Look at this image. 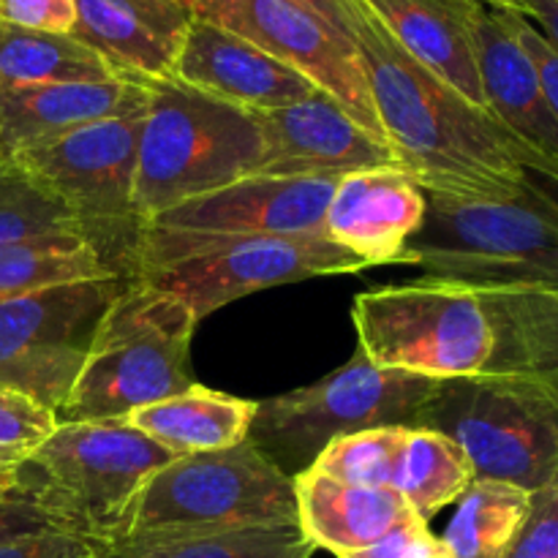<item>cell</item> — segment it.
<instances>
[{
	"mask_svg": "<svg viewBox=\"0 0 558 558\" xmlns=\"http://www.w3.org/2000/svg\"><path fill=\"white\" fill-rule=\"evenodd\" d=\"M352 41L387 145L423 191L510 194L532 183V172L558 183L554 167L494 114L469 104L403 52L363 0L354 5Z\"/></svg>",
	"mask_w": 558,
	"mask_h": 558,
	"instance_id": "1",
	"label": "cell"
},
{
	"mask_svg": "<svg viewBox=\"0 0 558 558\" xmlns=\"http://www.w3.org/2000/svg\"><path fill=\"white\" fill-rule=\"evenodd\" d=\"M423 227L398 265L463 287L539 283L558 289V199L534 183L510 194L425 191Z\"/></svg>",
	"mask_w": 558,
	"mask_h": 558,
	"instance_id": "2",
	"label": "cell"
},
{
	"mask_svg": "<svg viewBox=\"0 0 558 558\" xmlns=\"http://www.w3.org/2000/svg\"><path fill=\"white\" fill-rule=\"evenodd\" d=\"M196 316L172 294L131 278L98 325L60 423L123 420L194 387Z\"/></svg>",
	"mask_w": 558,
	"mask_h": 558,
	"instance_id": "3",
	"label": "cell"
},
{
	"mask_svg": "<svg viewBox=\"0 0 558 558\" xmlns=\"http://www.w3.org/2000/svg\"><path fill=\"white\" fill-rule=\"evenodd\" d=\"M265 156L254 114L178 80L147 85L134 205L142 221L251 178Z\"/></svg>",
	"mask_w": 558,
	"mask_h": 558,
	"instance_id": "4",
	"label": "cell"
},
{
	"mask_svg": "<svg viewBox=\"0 0 558 558\" xmlns=\"http://www.w3.org/2000/svg\"><path fill=\"white\" fill-rule=\"evenodd\" d=\"M278 523H298L294 483L245 439L229 450L172 458L147 480L109 545Z\"/></svg>",
	"mask_w": 558,
	"mask_h": 558,
	"instance_id": "5",
	"label": "cell"
},
{
	"mask_svg": "<svg viewBox=\"0 0 558 558\" xmlns=\"http://www.w3.org/2000/svg\"><path fill=\"white\" fill-rule=\"evenodd\" d=\"M145 107L76 125L52 140L14 153L38 185L49 191L118 276L136 278L145 221L134 205L136 153Z\"/></svg>",
	"mask_w": 558,
	"mask_h": 558,
	"instance_id": "6",
	"label": "cell"
},
{
	"mask_svg": "<svg viewBox=\"0 0 558 558\" xmlns=\"http://www.w3.org/2000/svg\"><path fill=\"white\" fill-rule=\"evenodd\" d=\"M439 387V379L379 368L357 349L325 379L256 401L248 439L294 477L338 436L385 425L414 428Z\"/></svg>",
	"mask_w": 558,
	"mask_h": 558,
	"instance_id": "7",
	"label": "cell"
},
{
	"mask_svg": "<svg viewBox=\"0 0 558 558\" xmlns=\"http://www.w3.org/2000/svg\"><path fill=\"white\" fill-rule=\"evenodd\" d=\"M172 458L123 420L60 423L20 474L65 532L107 548L147 480Z\"/></svg>",
	"mask_w": 558,
	"mask_h": 558,
	"instance_id": "8",
	"label": "cell"
},
{
	"mask_svg": "<svg viewBox=\"0 0 558 558\" xmlns=\"http://www.w3.org/2000/svg\"><path fill=\"white\" fill-rule=\"evenodd\" d=\"M352 322L371 363L439 381L483 376L494 349L477 289L425 276L357 294Z\"/></svg>",
	"mask_w": 558,
	"mask_h": 558,
	"instance_id": "9",
	"label": "cell"
},
{
	"mask_svg": "<svg viewBox=\"0 0 558 558\" xmlns=\"http://www.w3.org/2000/svg\"><path fill=\"white\" fill-rule=\"evenodd\" d=\"M341 178H251L169 207L145 223L136 278L205 251L251 238L325 234L327 207Z\"/></svg>",
	"mask_w": 558,
	"mask_h": 558,
	"instance_id": "10",
	"label": "cell"
},
{
	"mask_svg": "<svg viewBox=\"0 0 558 558\" xmlns=\"http://www.w3.org/2000/svg\"><path fill=\"white\" fill-rule=\"evenodd\" d=\"M414 428L450 436L480 480L534 494L558 474V407L490 376L441 381Z\"/></svg>",
	"mask_w": 558,
	"mask_h": 558,
	"instance_id": "11",
	"label": "cell"
},
{
	"mask_svg": "<svg viewBox=\"0 0 558 558\" xmlns=\"http://www.w3.org/2000/svg\"><path fill=\"white\" fill-rule=\"evenodd\" d=\"M125 283L120 276L65 283L0 303V385L58 414Z\"/></svg>",
	"mask_w": 558,
	"mask_h": 558,
	"instance_id": "12",
	"label": "cell"
},
{
	"mask_svg": "<svg viewBox=\"0 0 558 558\" xmlns=\"http://www.w3.org/2000/svg\"><path fill=\"white\" fill-rule=\"evenodd\" d=\"M365 262L327 234L251 238L205 251L191 259L142 272L140 281L178 298L196 322L262 289L287 287L316 276L365 270Z\"/></svg>",
	"mask_w": 558,
	"mask_h": 558,
	"instance_id": "13",
	"label": "cell"
},
{
	"mask_svg": "<svg viewBox=\"0 0 558 558\" xmlns=\"http://www.w3.org/2000/svg\"><path fill=\"white\" fill-rule=\"evenodd\" d=\"M191 9L199 20L238 33L303 74L316 90L336 98L368 134L387 142L357 47L330 22L289 0H207Z\"/></svg>",
	"mask_w": 558,
	"mask_h": 558,
	"instance_id": "14",
	"label": "cell"
},
{
	"mask_svg": "<svg viewBox=\"0 0 558 558\" xmlns=\"http://www.w3.org/2000/svg\"><path fill=\"white\" fill-rule=\"evenodd\" d=\"M265 142L256 174L347 178L376 167H401L390 145L363 129L336 98L314 90L283 109L254 114Z\"/></svg>",
	"mask_w": 558,
	"mask_h": 558,
	"instance_id": "15",
	"label": "cell"
},
{
	"mask_svg": "<svg viewBox=\"0 0 558 558\" xmlns=\"http://www.w3.org/2000/svg\"><path fill=\"white\" fill-rule=\"evenodd\" d=\"M174 80L251 114L283 109L316 90L303 74L265 49L196 14L180 49Z\"/></svg>",
	"mask_w": 558,
	"mask_h": 558,
	"instance_id": "16",
	"label": "cell"
},
{
	"mask_svg": "<svg viewBox=\"0 0 558 558\" xmlns=\"http://www.w3.org/2000/svg\"><path fill=\"white\" fill-rule=\"evenodd\" d=\"M71 36L101 54L123 80H174L180 49L194 22L185 0H74Z\"/></svg>",
	"mask_w": 558,
	"mask_h": 558,
	"instance_id": "17",
	"label": "cell"
},
{
	"mask_svg": "<svg viewBox=\"0 0 558 558\" xmlns=\"http://www.w3.org/2000/svg\"><path fill=\"white\" fill-rule=\"evenodd\" d=\"M423 185L403 167H376L338 180L325 234L368 267L398 265L407 240L423 227Z\"/></svg>",
	"mask_w": 558,
	"mask_h": 558,
	"instance_id": "18",
	"label": "cell"
},
{
	"mask_svg": "<svg viewBox=\"0 0 558 558\" xmlns=\"http://www.w3.org/2000/svg\"><path fill=\"white\" fill-rule=\"evenodd\" d=\"M474 289L494 327V349L483 376L558 407V289L539 283Z\"/></svg>",
	"mask_w": 558,
	"mask_h": 558,
	"instance_id": "19",
	"label": "cell"
},
{
	"mask_svg": "<svg viewBox=\"0 0 558 558\" xmlns=\"http://www.w3.org/2000/svg\"><path fill=\"white\" fill-rule=\"evenodd\" d=\"M474 49L488 112L558 174V125L539 87L537 69L512 33L505 9L480 5Z\"/></svg>",
	"mask_w": 558,
	"mask_h": 558,
	"instance_id": "20",
	"label": "cell"
},
{
	"mask_svg": "<svg viewBox=\"0 0 558 558\" xmlns=\"http://www.w3.org/2000/svg\"><path fill=\"white\" fill-rule=\"evenodd\" d=\"M398 47L420 65L488 112L474 49L477 0H363ZM490 114V112H488Z\"/></svg>",
	"mask_w": 558,
	"mask_h": 558,
	"instance_id": "21",
	"label": "cell"
},
{
	"mask_svg": "<svg viewBox=\"0 0 558 558\" xmlns=\"http://www.w3.org/2000/svg\"><path fill=\"white\" fill-rule=\"evenodd\" d=\"M145 104L147 85L131 80L65 85H16L0 80V156L11 158L36 142Z\"/></svg>",
	"mask_w": 558,
	"mask_h": 558,
	"instance_id": "22",
	"label": "cell"
},
{
	"mask_svg": "<svg viewBox=\"0 0 558 558\" xmlns=\"http://www.w3.org/2000/svg\"><path fill=\"white\" fill-rule=\"evenodd\" d=\"M298 526L316 550L336 558L368 548L390 529L417 515L396 488H360L338 483L314 466L292 477Z\"/></svg>",
	"mask_w": 558,
	"mask_h": 558,
	"instance_id": "23",
	"label": "cell"
},
{
	"mask_svg": "<svg viewBox=\"0 0 558 558\" xmlns=\"http://www.w3.org/2000/svg\"><path fill=\"white\" fill-rule=\"evenodd\" d=\"M254 414L256 401L194 385L178 396L125 414L123 423L180 458L240 445L248 439Z\"/></svg>",
	"mask_w": 558,
	"mask_h": 558,
	"instance_id": "24",
	"label": "cell"
},
{
	"mask_svg": "<svg viewBox=\"0 0 558 558\" xmlns=\"http://www.w3.org/2000/svg\"><path fill=\"white\" fill-rule=\"evenodd\" d=\"M114 276L118 272L80 234H38L0 245V303Z\"/></svg>",
	"mask_w": 558,
	"mask_h": 558,
	"instance_id": "25",
	"label": "cell"
},
{
	"mask_svg": "<svg viewBox=\"0 0 558 558\" xmlns=\"http://www.w3.org/2000/svg\"><path fill=\"white\" fill-rule=\"evenodd\" d=\"M0 80L16 85H65L123 76L71 33L25 31L0 22Z\"/></svg>",
	"mask_w": 558,
	"mask_h": 558,
	"instance_id": "26",
	"label": "cell"
},
{
	"mask_svg": "<svg viewBox=\"0 0 558 558\" xmlns=\"http://www.w3.org/2000/svg\"><path fill=\"white\" fill-rule=\"evenodd\" d=\"M532 494L501 480H480L461 494L445 529V545L456 558H501L521 532Z\"/></svg>",
	"mask_w": 558,
	"mask_h": 558,
	"instance_id": "27",
	"label": "cell"
},
{
	"mask_svg": "<svg viewBox=\"0 0 558 558\" xmlns=\"http://www.w3.org/2000/svg\"><path fill=\"white\" fill-rule=\"evenodd\" d=\"M316 554L298 523L245 526L189 537L142 539L104 548L98 558H311Z\"/></svg>",
	"mask_w": 558,
	"mask_h": 558,
	"instance_id": "28",
	"label": "cell"
},
{
	"mask_svg": "<svg viewBox=\"0 0 558 558\" xmlns=\"http://www.w3.org/2000/svg\"><path fill=\"white\" fill-rule=\"evenodd\" d=\"M474 477L472 461L450 436L434 428H409L396 490L423 521L461 499Z\"/></svg>",
	"mask_w": 558,
	"mask_h": 558,
	"instance_id": "29",
	"label": "cell"
},
{
	"mask_svg": "<svg viewBox=\"0 0 558 558\" xmlns=\"http://www.w3.org/2000/svg\"><path fill=\"white\" fill-rule=\"evenodd\" d=\"M407 439L409 425H385V428L338 436L316 456L311 466L338 483L360 485V488H396Z\"/></svg>",
	"mask_w": 558,
	"mask_h": 558,
	"instance_id": "30",
	"label": "cell"
},
{
	"mask_svg": "<svg viewBox=\"0 0 558 558\" xmlns=\"http://www.w3.org/2000/svg\"><path fill=\"white\" fill-rule=\"evenodd\" d=\"M38 234H80L71 213L20 163L0 156V245Z\"/></svg>",
	"mask_w": 558,
	"mask_h": 558,
	"instance_id": "31",
	"label": "cell"
},
{
	"mask_svg": "<svg viewBox=\"0 0 558 558\" xmlns=\"http://www.w3.org/2000/svg\"><path fill=\"white\" fill-rule=\"evenodd\" d=\"M58 425L60 420L52 409L0 385V472H22Z\"/></svg>",
	"mask_w": 558,
	"mask_h": 558,
	"instance_id": "32",
	"label": "cell"
},
{
	"mask_svg": "<svg viewBox=\"0 0 558 558\" xmlns=\"http://www.w3.org/2000/svg\"><path fill=\"white\" fill-rule=\"evenodd\" d=\"M501 558H558V485L534 490L521 532Z\"/></svg>",
	"mask_w": 558,
	"mask_h": 558,
	"instance_id": "33",
	"label": "cell"
},
{
	"mask_svg": "<svg viewBox=\"0 0 558 558\" xmlns=\"http://www.w3.org/2000/svg\"><path fill=\"white\" fill-rule=\"evenodd\" d=\"M52 532H65V529L60 526L58 518L36 499V494H33L25 483H22L20 490H14V494L0 499V545ZM76 537H80V534H76Z\"/></svg>",
	"mask_w": 558,
	"mask_h": 558,
	"instance_id": "34",
	"label": "cell"
},
{
	"mask_svg": "<svg viewBox=\"0 0 558 558\" xmlns=\"http://www.w3.org/2000/svg\"><path fill=\"white\" fill-rule=\"evenodd\" d=\"M507 22H510L512 33L521 41V47L526 49V54L532 58L534 69H537L539 76V87H543V96L548 101L550 114H554L556 125H558V49L548 38L539 33V27L534 25L532 20H526L518 11H505Z\"/></svg>",
	"mask_w": 558,
	"mask_h": 558,
	"instance_id": "35",
	"label": "cell"
},
{
	"mask_svg": "<svg viewBox=\"0 0 558 558\" xmlns=\"http://www.w3.org/2000/svg\"><path fill=\"white\" fill-rule=\"evenodd\" d=\"M0 22L25 31L71 33L76 9L74 0H0Z\"/></svg>",
	"mask_w": 558,
	"mask_h": 558,
	"instance_id": "36",
	"label": "cell"
},
{
	"mask_svg": "<svg viewBox=\"0 0 558 558\" xmlns=\"http://www.w3.org/2000/svg\"><path fill=\"white\" fill-rule=\"evenodd\" d=\"M101 545L69 532L38 534L0 545V558H96Z\"/></svg>",
	"mask_w": 558,
	"mask_h": 558,
	"instance_id": "37",
	"label": "cell"
},
{
	"mask_svg": "<svg viewBox=\"0 0 558 558\" xmlns=\"http://www.w3.org/2000/svg\"><path fill=\"white\" fill-rule=\"evenodd\" d=\"M423 526H428V521H423L420 515H412L403 523H398L396 529H390L385 537L376 539L374 545H368V548L357 550V554H349L343 558H403L407 556L409 543H412L414 534H417Z\"/></svg>",
	"mask_w": 558,
	"mask_h": 558,
	"instance_id": "38",
	"label": "cell"
},
{
	"mask_svg": "<svg viewBox=\"0 0 558 558\" xmlns=\"http://www.w3.org/2000/svg\"><path fill=\"white\" fill-rule=\"evenodd\" d=\"M289 3L314 11L316 16L330 22L336 31H341L343 36L352 38V20H354V5H357V0H289Z\"/></svg>",
	"mask_w": 558,
	"mask_h": 558,
	"instance_id": "39",
	"label": "cell"
},
{
	"mask_svg": "<svg viewBox=\"0 0 558 558\" xmlns=\"http://www.w3.org/2000/svg\"><path fill=\"white\" fill-rule=\"evenodd\" d=\"M521 14L539 27L545 38L558 49V3L556 0H521Z\"/></svg>",
	"mask_w": 558,
	"mask_h": 558,
	"instance_id": "40",
	"label": "cell"
},
{
	"mask_svg": "<svg viewBox=\"0 0 558 558\" xmlns=\"http://www.w3.org/2000/svg\"><path fill=\"white\" fill-rule=\"evenodd\" d=\"M403 558H456V556H452V550L447 548L445 539L430 534L428 526H423L417 534H414L412 543H409L407 556Z\"/></svg>",
	"mask_w": 558,
	"mask_h": 558,
	"instance_id": "41",
	"label": "cell"
},
{
	"mask_svg": "<svg viewBox=\"0 0 558 558\" xmlns=\"http://www.w3.org/2000/svg\"><path fill=\"white\" fill-rule=\"evenodd\" d=\"M22 488V480H20V472L16 474H3L0 472V499L9 494H14V490Z\"/></svg>",
	"mask_w": 558,
	"mask_h": 558,
	"instance_id": "42",
	"label": "cell"
},
{
	"mask_svg": "<svg viewBox=\"0 0 558 558\" xmlns=\"http://www.w3.org/2000/svg\"><path fill=\"white\" fill-rule=\"evenodd\" d=\"M477 3H483V5H490V9L518 11V14H521V0H477Z\"/></svg>",
	"mask_w": 558,
	"mask_h": 558,
	"instance_id": "43",
	"label": "cell"
},
{
	"mask_svg": "<svg viewBox=\"0 0 558 558\" xmlns=\"http://www.w3.org/2000/svg\"><path fill=\"white\" fill-rule=\"evenodd\" d=\"M189 5H199V3H207V0H185Z\"/></svg>",
	"mask_w": 558,
	"mask_h": 558,
	"instance_id": "44",
	"label": "cell"
},
{
	"mask_svg": "<svg viewBox=\"0 0 558 558\" xmlns=\"http://www.w3.org/2000/svg\"><path fill=\"white\" fill-rule=\"evenodd\" d=\"M554 483H556V485H558V474H556V480H554Z\"/></svg>",
	"mask_w": 558,
	"mask_h": 558,
	"instance_id": "45",
	"label": "cell"
},
{
	"mask_svg": "<svg viewBox=\"0 0 558 558\" xmlns=\"http://www.w3.org/2000/svg\"><path fill=\"white\" fill-rule=\"evenodd\" d=\"M556 3H558V0H556Z\"/></svg>",
	"mask_w": 558,
	"mask_h": 558,
	"instance_id": "46",
	"label": "cell"
},
{
	"mask_svg": "<svg viewBox=\"0 0 558 558\" xmlns=\"http://www.w3.org/2000/svg\"><path fill=\"white\" fill-rule=\"evenodd\" d=\"M96 558H98V556H96Z\"/></svg>",
	"mask_w": 558,
	"mask_h": 558,
	"instance_id": "47",
	"label": "cell"
}]
</instances>
